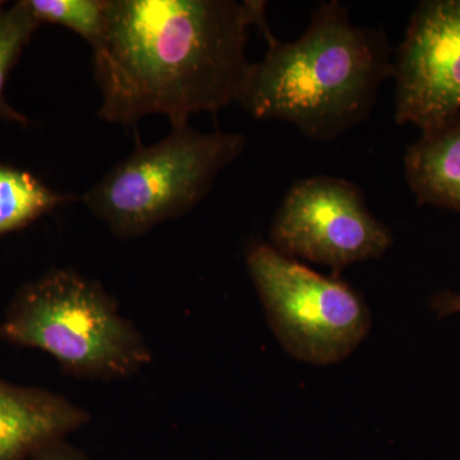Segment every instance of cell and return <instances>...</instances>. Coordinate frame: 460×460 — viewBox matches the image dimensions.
<instances>
[{
  "mask_svg": "<svg viewBox=\"0 0 460 460\" xmlns=\"http://www.w3.org/2000/svg\"><path fill=\"white\" fill-rule=\"evenodd\" d=\"M89 420L65 396L0 378V460H26Z\"/></svg>",
  "mask_w": 460,
  "mask_h": 460,
  "instance_id": "obj_8",
  "label": "cell"
},
{
  "mask_svg": "<svg viewBox=\"0 0 460 460\" xmlns=\"http://www.w3.org/2000/svg\"><path fill=\"white\" fill-rule=\"evenodd\" d=\"M265 36L268 51L251 66L238 104L255 119L286 120L311 140L332 141L365 122L393 75L385 32L353 23L338 0L314 8L296 41Z\"/></svg>",
  "mask_w": 460,
  "mask_h": 460,
  "instance_id": "obj_2",
  "label": "cell"
},
{
  "mask_svg": "<svg viewBox=\"0 0 460 460\" xmlns=\"http://www.w3.org/2000/svg\"><path fill=\"white\" fill-rule=\"evenodd\" d=\"M265 11L257 0H104L93 47L99 117L133 124L164 114L178 127L239 102L252 66L248 31H269Z\"/></svg>",
  "mask_w": 460,
  "mask_h": 460,
  "instance_id": "obj_1",
  "label": "cell"
},
{
  "mask_svg": "<svg viewBox=\"0 0 460 460\" xmlns=\"http://www.w3.org/2000/svg\"><path fill=\"white\" fill-rule=\"evenodd\" d=\"M246 263L275 335L296 359L334 365L367 337L370 311L338 275L317 274L263 242L251 244Z\"/></svg>",
  "mask_w": 460,
  "mask_h": 460,
  "instance_id": "obj_5",
  "label": "cell"
},
{
  "mask_svg": "<svg viewBox=\"0 0 460 460\" xmlns=\"http://www.w3.org/2000/svg\"><path fill=\"white\" fill-rule=\"evenodd\" d=\"M72 201L32 172L0 164V235L17 232Z\"/></svg>",
  "mask_w": 460,
  "mask_h": 460,
  "instance_id": "obj_10",
  "label": "cell"
},
{
  "mask_svg": "<svg viewBox=\"0 0 460 460\" xmlns=\"http://www.w3.org/2000/svg\"><path fill=\"white\" fill-rule=\"evenodd\" d=\"M40 22L33 16L26 0L0 12V119L27 126L29 119L8 104L5 87L12 69L31 40Z\"/></svg>",
  "mask_w": 460,
  "mask_h": 460,
  "instance_id": "obj_11",
  "label": "cell"
},
{
  "mask_svg": "<svg viewBox=\"0 0 460 460\" xmlns=\"http://www.w3.org/2000/svg\"><path fill=\"white\" fill-rule=\"evenodd\" d=\"M4 9H5V2H2V0H0V12L4 11Z\"/></svg>",
  "mask_w": 460,
  "mask_h": 460,
  "instance_id": "obj_15",
  "label": "cell"
},
{
  "mask_svg": "<svg viewBox=\"0 0 460 460\" xmlns=\"http://www.w3.org/2000/svg\"><path fill=\"white\" fill-rule=\"evenodd\" d=\"M404 174L417 204L460 213V115L420 133L405 151Z\"/></svg>",
  "mask_w": 460,
  "mask_h": 460,
  "instance_id": "obj_9",
  "label": "cell"
},
{
  "mask_svg": "<svg viewBox=\"0 0 460 460\" xmlns=\"http://www.w3.org/2000/svg\"><path fill=\"white\" fill-rule=\"evenodd\" d=\"M0 341L40 349L72 375L102 380L133 376L153 359L104 288L71 269L48 271L18 290Z\"/></svg>",
  "mask_w": 460,
  "mask_h": 460,
  "instance_id": "obj_3",
  "label": "cell"
},
{
  "mask_svg": "<svg viewBox=\"0 0 460 460\" xmlns=\"http://www.w3.org/2000/svg\"><path fill=\"white\" fill-rule=\"evenodd\" d=\"M395 122L429 131L460 115V0H425L394 54Z\"/></svg>",
  "mask_w": 460,
  "mask_h": 460,
  "instance_id": "obj_7",
  "label": "cell"
},
{
  "mask_svg": "<svg viewBox=\"0 0 460 460\" xmlns=\"http://www.w3.org/2000/svg\"><path fill=\"white\" fill-rule=\"evenodd\" d=\"M431 310L440 319L453 316V314H460V292L443 290V292L436 293L431 298Z\"/></svg>",
  "mask_w": 460,
  "mask_h": 460,
  "instance_id": "obj_14",
  "label": "cell"
},
{
  "mask_svg": "<svg viewBox=\"0 0 460 460\" xmlns=\"http://www.w3.org/2000/svg\"><path fill=\"white\" fill-rule=\"evenodd\" d=\"M26 460H87L74 447L63 443L62 440L53 441L40 449L36 450Z\"/></svg>",
  "mask_w": 460,
  "mask_h": 460,
  "instance_id": "obj_13",
  "label": "cell"
},
{
  "mask_svg": "<svg viewBox=\"0 0 460 460\" xmlns=\"http://www.w3.org/2000/svg\"><path fill=\"white\" fill-rule=\"evenodd\" d=\"M270 238L283 255L329 266L334 275L353 263L378 259L394 241L368 210L362 190L329 175L292 184L272 220Z\"/></svg>",
  "mask_w": 460,
  "mask_h": 460,
  "instance_id": "obj_6",
  "label": "cell"
},
{
  "mask_svg": "<svg viewBox=\"0 0 460 460\" xmlns=\"http://www.w3.org/2000/svg\"><path fill=\"white\" fill-rule=\"evenodd\" d=\"M246 142L239 133L172 127L164 140L138 147L118 163L87 190L84 204L118 237H138L192 210Z\"/></svg>",
  "mask_w": 460,
  "mask_h": 460,
  "instance_id": "obj_4",
  "label": "cell"
},
{
  "mask_svg": "<svg viewBox=\"0 0 460 460\" xmlns=\"http://www.w3.org/2000/svg\"><path fill=\"white\" fill-rule=\"evenodd\" d=\"M39 22L56 23L78 33L91 48L104 30V0H26Z\"/></svg>",
  "mask_w": 460,
  "mask_h": 460,
  "instance_id": "obj_12",
  "label": "cell"
}]
</instances>
